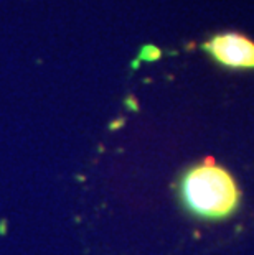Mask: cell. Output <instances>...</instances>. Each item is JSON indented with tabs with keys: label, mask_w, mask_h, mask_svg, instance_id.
<instances>
[{
	"label": "cell",
	"mask_w": 254,
	"mask_h": 255,
	"mask_svg": "<svg viewBox=\"0 0 254 255\" xmlns=\"http://www.w3.org/2000/svg\"><path fill=\"white\" fill-rule=\"evenodd\" d=\"M180 198L188 213L197 218L221 221L238 211L241 193L231 173L213 158H207L182 176Z\"/></svg>",
	"instance_id": "obj_1"
},
{
	"label": "cell",
	"mask_w": 254,
	"mask_h": 255,
	"mask_svg": "<svg viewBox=\"0 0 254 255\" xmlns=\"http://www.w3.org/2000/svg\"><path fill=\"white\" fill-rule=\"evenodd\" d=\"M202 48L223 68L254 69V41L243 33H216L205 41Z\"/></svg>",
	"instance_id": "obj_2"
}]
</instances>
